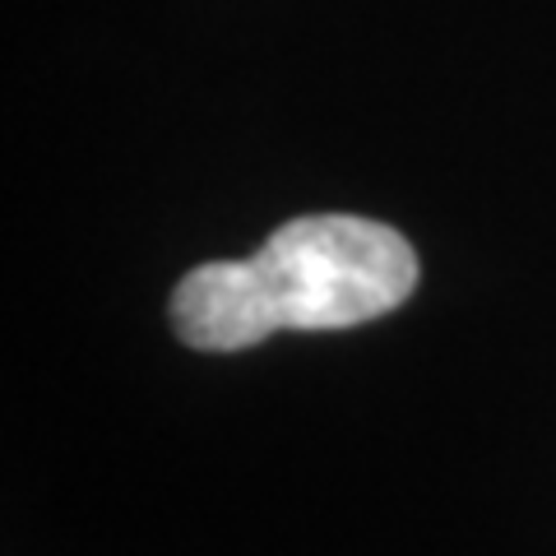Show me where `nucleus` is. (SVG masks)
I'll return each instance as SVG.
<instances>
[{
	"instance_id": "obj_1",
	"label": "nucleus",
	"mask_w": 556,
	"mask_h": 556,
	"mask_svg": "<svg viewBox=\"0 0 556 556\" xmlns=\"http://www.w3.org/2000/svg\"><path fill=\"white\" fill-rule=\"evenodd\" d=\"M417 288L404 232L357 214L283 223L251 260H208L172 292V325L200 353H241L278 329H353Z\"/></svg>"
}]
</instances>
